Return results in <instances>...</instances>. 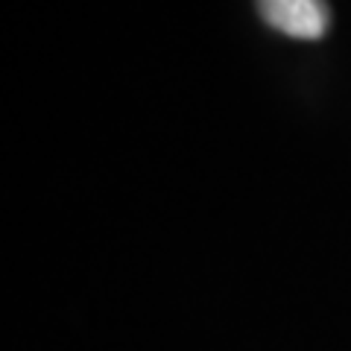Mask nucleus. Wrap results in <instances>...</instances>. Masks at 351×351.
Instances as JSON below:
<instances>
[{"label":"nucleus","instance_id":"nucleus-1","mask_svg":"<svg viewBox=\"0 0 351 351\" xmlns=\"http://www.w3.org/2000/svg\"><path fill=\"white\" fill-rule=\"evenodd\" d=\"M263 24L290 38H322L331 27V9L325 0H255Z\"/></svg>","mask_w":351,"mask_h":351}]
</instances>
